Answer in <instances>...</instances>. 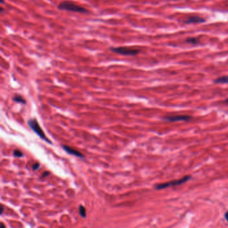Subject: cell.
<instances>
[{
    "label": "cell",
    "instance_id": "obj_1",
    "mask_svg": "<svg viewBox=\"0 0 228 228\" xmlns=\"http://www.w3.org/2000/svg\"><path fill=\"white\" fill-rule=\"evenodd\" d=\"M58 8L60 10L68 11V12H76V13H80V14H89L90 11L88 9L83 8L82 6H80L76 3H74L71 1H63L61 3H59L58 5Z\"/></svg>",
    "mask_w": 228,
    "mask_h": 228
},
{
    "label": "cell",
    "instance_id": "obj_2",
    "mask_svg": "<svg viewBox=\"0 0 228 228\" xmlns=\"http://www.w3.org/2000/svg\"><path fill=\"white\" fill-rule=\"evenodd\" d=\"M110 50L116 54H120L123 56H137L140 52V50L138 49L129 48V47L120 46V47H111L110 48Z\"/></svg>",
    "mask_w": 228,
    "mask_h": 228
},
{
    "label": "cell",
    "instance_id": "obj_3",
    "mask_svg": "<svg viewBox=\"0 0 228 228\" xmlns=\"http://www.w3.org/2000/svg\"><path fill=\"white\" fill-rule=\"evenodd\" d=\"M191 177L189 175L185 176V177H182V178L179 179H177V180L171 181L166 182V183L157 184L155 185V187L157 190H161V189H167V188L171 187L178 186V185H180L186 183L187 181H188L190 179Z\"/></svg>",
    "mask_w": 228,
    "mask_h": 228
},
{
    "label": "cell",
    "instance_id": "obj_4",
    "mask_svg": "<svg viewBox=\"0 0 228 228\" xmlns=\"http://www.w3.org/2000/svg\"><path fill=\"white\" fill-rule=\"evenodd\" d=\"M27 124H28L30 129H32V131H33L36 135H38L42 140H44V141H45L46 142H47V143L51 144L52 143L51 141L47 138L46 135L44 134V131L42 130V128H41L40 126L39 123H38V121H37L36 119H30V120H28V122H27Z\"/></svg>",
    "mask_w": 228,
    "mask_h": 228
},
{
    "label": "cell",
    "instance_id": "obj_5",
    "mask_svg": "<svg viewBox=\"0 0 228 228\" xmlns=\"http://www.w3.org/2000/svg\"><path fill=\"white\" fill-rule=\"evenodd\" d=\"M192 119V117L187 115H176L171 116H166L164 118V120L169 122H177V121H189Z\"/></svg>",
    "mask_w": 228,
    "mask_h": 228
},
{
    "label": "cell",
    "instance_id": "obj_6",
    "mask_svg": "<svg viewBox=\"0 0 228 228\" xmlns=\"http://www.w3.org/2000/svg\"><path fill=\"white\" fill-rule=\"evenodd\" d=\"M205 20L204 18H201L199 16H191L187 18V20L184 21L185 24H201V23H204Z\"/></svg>",
    "mask_w": 228,
    "mask_h": 228
},
{
    "label": "cell",
    "instance_id": "obj_7",
    "mask_svg": "<svg viewBox=\"0 0 228 228\" xmlns=\"http://www.w3.org/2000/svg\"><path fill=\"white\" fill-rule=\"evenodd\" d=\"M62 147H63L64 150L66 151L68 153H69V154H70V155H74V156L78 157H81V158L84 157V156L82 155V153H80V152L78 151L75 150V149H72V148L68 147V146L64 145L62 146Z\"/></svg>",
    "mask_w": 228,
    "mask_h": 228
},
{
    "label": "cell",
    "instance_id": "obj_8",
    "mask_svg": "<svg viewBox=\"0 0 228 228\" xmlns=\"http://www.w3.org/2000/svg\"><path fill=\"white\" fill-rule=\"evenodd\" d=\"M214 82L216 84H228V76L219 77L215 80Z\"/></svg>",
    "mask_w": 228,
    "mask_h": 228
},
{
    "label": "cell",
    "instance_id": "obj_9",
    "mask_svg": "<svg viewBox=\"0 0 228 228\" xmlns=\"http://www.w3.org/2000/svg\"><path fill=\"white\" fill-rule=\"evenodd\" d=\"M186 42L188 44H193V45H197V44H199V40L198 38H189L186 40Z\"/></svg>",
    "mask_w": 228,
    "mask_h": 228
},
{
    "label": "cell",
    "instance_id": "obj_10",
    "mask_svg": "<svg viewBox=\"0 0 228 228\" xmlns=\"http://www.w3.org/2000/svg\"><path fill=\"white\" fill-rule=\"evenodd\" d=\"M13 100H14L15 102H19V103H21V104H26V103L25 99H24L22 96H20V95H15V96L13 98Z\"/></svg>",
    "mask_w": 228,
    "mask_h": 228
},
{
    "label": "cell",
    "instance_id": "obj_11",
    "mask_svg": "<svg viewBox=\"0 0 228 228\" xmlns=\"http://www.w3.org/2000/svg\"><path fill=\"white\" fill-rule=\"evenodd\" d=\"M79 213H80V216H81L82 218H85L86 216V209L82 205L79 206Z\"/></svg>",
    "mask_w": 228,
    "mask_h": 228
},
{
    "label": "cell",
    "instance_id": "obj_12",
    "mask_svg": "<svg viewBox=\"0 0 228 228\" xmlns=\"http://www.w3.org/2000/svg\"><path fill=\"white\" fill-rule=\"evenodd\" d=\"M14 156L17 157H23V153L19 150H14Z\"/></svg>",
    "mask_w": 228,
    "mask_h": 228
},
{
    "label": "cell",
    "instance_id": "obj_13",
    "mask_svg": "<svg viewBox=\"0 0 228 228\" xmlns=\"http://www.w3.org/2000/svg\"><path fill=\"white\" fill-rule=\"evenodd\" d=\"M40 167V164L39 163H35L34 165L32 166V169L34 170H37Z\"/></svg>",
    "mask_w": 228,
    "mask_h": 228
},
{
    "label": "cell",
    "instance_id": "obj_14",
    "mask_svg": "<svg viewBox=\"0 0 228 228\" xmlns=\"http://www.w3.org/2000/svg\"><path fill=\"white\" fill-rule=\"evenodd\" d=\"M48 175H49V173H48V171H46V172H44V173H43V175H42V177H47V176Z\"/></svg>",
    "mask_w": 228,
    "mask_h": 228
},
{
    "label": "cell",
    "instance_id": "obj_15",
    "mask_svg": "<svg viewBox=\"0 0 228 228\" xmlns=\"http://www.w3.org/2000/svg\"><path fill=\"white\" fill-rule=\"evenodd\" d=\"M225 219H226V220H227V222H228V212H227L226 213H225Z\"/></svg>",
    "mask_w": 228,
    "mask_h": 228
},
{
    "label": "cell",
    "instance_id": "obj_16",
    "mask_svg": "<svg viewBox=\"0 0 228 228\" xmlns=\"http://www.w3.org/2000/svg\"><path fill=\"white\" fill-rule=\"evenodd\" d=\"M1 208H2V209H1V214H2V213H3V206H2V207H1Z\"/></svg>",
    "mask_w": 228,
    "mask_h": 228
},
{
    "label": "cell",
    "instance_id": "obj_17",
    "mask_svg": "<svg viewBox=\"0 0 228 228\" xmlns=\"http://www.w3.org/2000/svg\"><path fill=\"white\" fill-rule=\"evenodd\" d=\"M1 225H2V227H5L4 225H3V223H1Z\"/></svg>",
    "mask_w": 228,
    "mask_h": 228
},
{
    "label": "cell",
    "instance_id": "obj_18",
    "mask_svg": "<svg viewBox=\"0 0 228 228\" xmlns=\"http://www.w3.org/2000/svg\"><path fill=\"white\" fill-rule=\"evenodd\" d=\"M225 102H227V103H228V98H227V99L225 100Z\"/></svg>",
    "mask_w": 228,
    "mask_h": 228
},
{
    "label": "cell",
    "instance_id": "obj_19",
    "mask_svg": "<svg viewBox=\"0 0 228 228\" xmlns=\"http://www.w3.org/2000/svg\"><path fill=\"white\" fill-rule=\"evenodd\" d=\"M1 2H2V3H4V2H3V0H1Z\"/></svg>",
    "mask_w": 228,
    "mask_h": 228
}]
</instances>
